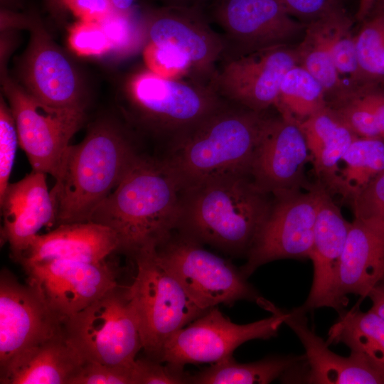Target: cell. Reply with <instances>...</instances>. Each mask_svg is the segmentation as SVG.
<instances>
[{
    "label": "cell",
    "instance_id": "obj_1",
    "mask_svg": "<svg viewBox=\"0 0 384 384\" xmlns=\"http://www.w3.org/2000/svg\"><path fill=\"white\" fill-rule=\"evenodd\" d=\"M183 186L166 159L139 155L90 221L110 228L118 250L132 257L176 230Z\"/></svg>",
    "mask_w": 384,
    "mask_h": 384
},
{
    "label": "cell",
    "instance_id": "obj_2",
    "mask_svg": "<svg viewBox=\"0 0 384 384\" xmlns=\"http://www.w3.org/2000/svg\"><path fill=\"white\" fill-rule=\"evenodd\" d=\"M269 196L247 174L183 188L176 230L229 255L246 256L269 213Z\"/></svg>",
    "mask_w": 384,
    "mask_h": 384
},
{
    "label": "cell",
    "instance_id": "obj_3",
    "mask_svg": "<svg viewBox=\"0 0 384 384\" xmlns=\"http://www.w3.org/2000/svg\"><path fill=\"white\" fill-rule=\"evenodd\" d=\"M139 154L124 132L110 121L95 122L82 142L66 149L50 190L55 226L88 222Z\"/></svg>",
    "mask_w": 384,
    "mask_h": 384
},
{
    "label": "cell",
    "instance_id": "obj_4",
    "mask_svg": "<svg viewBox=\"0 0 384 384\" xmlns=\"http://www.w3.org/2000/svg\"><path fill=\"white\" fill-rule=\"evenodd\" d=\"M268 117L245 107L225 105L200 124L173 139L164 158L183 189L230 175H250L251 164Z\"/></svg>",
    "mask_w": 384,
    "mask_h": 384
},
{
    "label": "cell",
    "instance_id": "obj_5",
    "mask_svg": "<svg viewBox=\"0 0 384 384\" xmlns=\"http://www.w3.org/2000/svg\"><path fill=\"white\" fill-rule=\"evenodd\" d=\"M155 247L144 248L132 256L137 274L127 292L138 318L145 356L160 361L167 341L206 311L195 304L159 262Z\"/></svg>",
    "mask_w": 384,
    "mask_h": 384
},
{
    "label": "cell",
    "instance_id": "obj_6",
    "mask_svg": "<svg viewBox=\"0 0 384 384\" xmlns=\"http://www.w3.org/2000/svg\"><path fill=\"white\" fill-rule=\"evenodd\" d=\"M127 95L131 113L141 125L173 139L226 104L210 85L163 78L148 69L130 78Z\"/></svg>",
    "mask_w": 384,
    "mask_h": 384
},
{
    "label": "cell",
    "instance_id": "obj_7",
    "mask_svg": "<svg viewBox=\"0 0 384 384\" xmlns=\"http://www.w3.org/2000/svg\"><path fill=\"white\" fill-rule=\"evenodd\" d=\"M155 252L163 266L205 311L220 304L259 302L262 299L240 268L177 230L156 246Z\"/></svg>",
    "mask_w": 384,
    "mask_h": 384
},
{
    "label": "cell",
    "instance_id": "obj_8",
    "mask_svg": "<svg viewBox=\"0 0 384 384\" xmlns=\"http://www.w3.org/2000/svg\"><path fill=\"white\" fill-rule=\"evenodd\" d=\"M65 329L87 361L129 366L142 349L138 318L127 286L117 285L66 319Z\"/></svg>",
    "mask_w": 384,
    "mask_h": 384
},
{
    "label": "cell",
    "instance_id": "obj_9",
    "mask_svg": "<svg viewBox=\"0 0 384 384\" xmlns=\"http://www.w3.org/2000/svg\"><path fill=\"white\" fill-rule=\"evenodd\" d=\"M57 314L31 284L20 283L8 270L0 275V383L44 342L61 331Z\"/></svg>",
    "mask_w": 384,
    "mask_h": 384
},
{
    "label": "cell",
    "instance_id": "obj_10",
    "mask_svg": "<svg viewBox=\"0 0 384 384\" xmlns=\"http://www.w3.org/2000/svg\"><path fill=\"white\" fill-rule=\"evenodd\" d=\"M2 77L3 91L16 122L19 146L33 170L55 178L70 140L83 124L84 108L49 105L7 76Z\"/></svg>",
    "mask_w": 384,
    "mask_h": 384
},
{
    "label": "cell",
    "instance_id": "obj_11",
    "mask_svg": "<svg viewBox=\"0 0 384 384\" xmlns=\"http://www.w3.org/2000/svg\"><path fill=\"white\" fill-rule=\"evenodd\" d=\"M260 305L272 315L246 324L233 323L217 306L209 309L167 341L160 361L179 368L186 364L213 363L233 356L247 341L276 336L287 314L264 299Z\"/></svg>",
    "mask_w": 384,
    "mask_h": 384
},
{
    "label": "cell",
    "instance_id": "obj_12",
    "mask_svg": "<svg viewBox=\"0 0 384 384\" xmlns=\"http://www.w3.org/2000/svg\"><path fill=\"white\" fill-rule=\"evenodd\" d=\"M326 190L318 182L308 190L272 200L269 213L240 269L247 279L260 266L277 260L309 258L317 213Z\"/></svg>",
    "mask_w": 384,
    "mask_h": 384
},
{
    "label": "cell",
    "instance_id": "obj_13",
    "mask_svg": "<svg viewBox=\"0 0 384 384\" xmlns=\"http://www.w3.org/2000/svg\"><path fill=\"white\" fill-rule=\"evenodd\" d=\"M299 63L296 48H264L230 58L210 85L222 98L262 112L274 106L284 77Z\"/></svg>",
    "mask_w": 384,
    "mask_h": 384
},
{
    "label": "cell",
    "instance_id": "obj_14",
    "mask_svg": "<svg viewBox=\"0 0 384 384\" xmlns=\"http://www.w3.org/2000/svg\"><path fill=\"white\" fill-rule=\"evenodd\" d=\"M143 24L147 43L168 50L210 83L215 63L227 46L196 7L171 4L152 9L145 14Z\"/></svg>",
    "mask_w": 384,
    "mask_h": 384
},
{
    "label": "cell",
    "instance_id": "obj_15",
    "mask_svg": "<svg viewBox=\"0 0 384 384\" xmlns=\"http://www.w3.org/2000/svg\"><path fill=\"white\" fill-rule=\"evenodd\" d=\"M28 283L49 306L66 319L119 285L106 262L51 260L23 265Z\"/></svg>",
    "mask_w": 384,
    "mask_h": 384
},
{
    "label": "cell",
    "instance_id": "obj_16",
    "mask_svg": "<svg viewBox=\"0 0 384 384\" xmlns=\"http://www.w3.org/2000/svg\"><path fill=\"white\" fill-rule=\"evenodd\" d=\"M311 156L299 122L280 116L268 118L251 164L250 176L273 196L308 190L304 168Z\"/></svg>",
    "mask_w": 384,
    "mask_h": 384
},
{
    "label": "cell",
    "instance_id": "obj_17",
    "mask_svg": "<svg viewBox=\"0 0 384 384\" xmlns=\"http://www.w3.org/2000/svg\"><path fill=\"white\" fill-rule=\"evenodd\" d=\"M213 15L238 55L287 45L307 26L280 0H216Z\"/></svg>",
    "mask_w": 384,
    "mask_h": 384
},
{
    "label": "cell",
    "instance_id": "obj_18",
    "mask_svg": "<svg viewBox=\"0 0 384 384\" xmlns=\"http://www.w3.org/2000/svg\"><path fill=\"white\" fill-rule=\"evenodd\" d=\"M28 24L30 42L20 68L25 89L53 107L84 108L80 80L71 63L39 22L29 19Z\"/></svg>",
    "mask_w": 384,
    "mask_h": 384
},
{
    "label": "cell",
    "instance_id": "obj_19",
    "mask_svg": "<svg viewBox=\"0 0 384 384\" xmlns=\"http://www.w3.org/2000/svg\"><path fill=\"white\" fill-rule=\"evenodd\" d=\"M46 175L32 170L18 181L10 183L0 198L1 240L9 243L16 260L41 228L55 225V208Z\"/></svg>",
    "mask_w": 384,
    "mask_h": 384
},
{
    "label": "cell",
    "instance_id": "obj_20",
    "mask_svg": "<svg viewBox=\"0 0 384 384\" xmlns=\"http://www.w3.org/2000/svg\"><path fill=\"white\" fill-rule=\"evenodd\" d=\"M351 223L326 191L322 198L314 225L309 259L314 268L309 296L297 309L304 313L321 307L340 311L336 291L341 257Z\"/></svg>",
    "mask_w": 384,
    "mask_h": 384
},
{
    "label": "cell",
    "instance_id": "obj_21",
    "mask_svg": "<svg viewBox=\"0 0 384 384\" xmlns=\"http://www.w3.org/2000/svg\"><path fill=\"white\" fill-rule=\"evenodd\" d=\"M384 279V221L355 218L341 257L336 296L343 309L347 295L368 297Z\"/></svg>",
    "mask_w": 384,
    "mask_h": 384
},
{
    "label": "cell",
    "instance_id": "obj_22",
    "mask_svg": "<svg viewBox=\"0 0 384 384\" xmlns=\"http://www.w3.org/2000/svg\"><path fill=\"white\" fill-rule=\"evenodd\" d=\"M284 324L296 334L305 350L304 381L316 384H384V370L363 355L351 351L348 357L331 351L329 344L311 330L304 312H287Z\"/></svg>",
    "mask_w": 384,
    "mask_h": 384
},
{
    "label": "cell",
    "instance_id": "obj_23",
    "mask_svg": "<svg viewBox=\"0 0 384 384\" xmlns=\"http://www.w3.org/2000/svg\"><path fill=\"white\" fill-rule=\"evenodd\" d=\"M118 250V240L107 226L95 222L61 224L31 241L19 262L28 265L51 260L100 262Z\"/></svg>",
    "mask_w": 384,
    "mask_h": 384
},
{
    "label": "cell",
    "instance_id": "obj_24",
    "mask_svg": "<svg viewBox=\"0 0 384 384\" xmlns=\"http://www.w3.org/2000/svg\"><path fill=\"white\" fill-rule=\"evenodd\" d=\"M319 183L330 194L341 159L358 137L326 106L299 123Z\"/></svg>",
    "mask_w": 384,
    "mask_h": 384
},
{
    "label": "cell",
    "instance_id": "obj_25",
    "mask_svg": "<svg viewBox=\"0 0 384 384\" xmlns=\"http://www.w3.org/2000/svg\"><path fill=\"white\" fill-rule=\"evenodd\" d=\"M85 361L64 326L21 365L6 384H70Z\"/></svg>",
    "mask_w": 384,
    "mask_h": 384
},
{
    "label": "cell",
    "instance_id": "obj_26",
    "mask_svg": "<svg viewBox=\"0 0 384 384\" xmlns=\"http://www.w3.org/2000/svg\"><path fill=\"white\" fill-rule=\"evenodd\" d=\"M304 363V355L272 356L247 363H238L230 356L190 375L189 383L267 384L277 378L289 381Z\"/></svg>",
    "mask_w": 384,
    "mask_h": 384
},
{
    "label": "cell",
    "instance_id": "obj_27",
    "mask_svg": "<svg viewBox=\"0 0 384 384\" xmlns=\"http://www.w3.org/2000/svg\"><path fill=\"white\" fill-rule=\"evenodd\" d=\"M327 107L357 136L384 139V85L343 86Z\"/></svg>",
    "mask_w": 384,
    "mask_h": 384
},
{
    "label": "cell",
    "instance_id": "obj_28",
    "mask_svg": "<svg viewBox=\"0 0 384 384\" xmlns=\"http://www.w3.org/2000/svg\"><path fill=\"white\" fill-rule=\"evenodd\" d=\"M384 170V139L358 137L342 156L330 195L351 203Z\"/></svg>",
    "mask_w": 384,
    "mask_h": 384
},
{
    "label": "cell",
    "instance_id": "obj_29",
    "mask_svg": "<svg viewBox=\"0 0 384 384\" xmlns=\"http://www.w3.org/2000/svg\"><path fill=\"white\" fill-rule=\"evenodd\" d=\"M343 11L341 7L308 23L304 38L296 48L299 65L321 84L326 96L333 95L343 86L331 53L334 28Z\"/></svg>",
    "mask_w": 384,
    "mask_h": 384
},
{
    "label": "cell",
    "instance_id": "obj_30",
    "mask_svg": "<svg viewBox=\"0 0 384 384\" xmlns=\"http://www.w3.org/2000/svg\"><path fill=\"white\" fill-rule=\"evenodd\" d=\"M326 343H344L384 370V319L371 309L340 311L329 329Z\"/></svg>",
    "mask_w": 384,
    "mask_h": 384
},
{
    "label": "cell",
    "instance_id": "obj_31",
    "mask_svg": "<svg viewBox=\"0 0 384 384\" xmlns=\"http://www.w3.org/2000/svg\"><path fill=\"white\" fill-rule=\"evenodd\" d=\"M327 106L321 84L297 65L284 77L274 107L280 116L301 122Z\"/></svg>",
    "mask_w": 384,
    "mask_h": 384
},
{
    "label": "cell",
    "instance_id": "obj_32",
    "mask_svg": "<svg viewBox=\"0 0 384 384\" xmlns=\"http://www.w3.org/2000/svg\"><path fill=\"white\" fill-rule=\"evenodd\" d=\"M355 41L358 65L356 84L384 85V12L373 13Z\"/></svg>",
    "mask_w": 384,
    "mask_h": 384
},
{
    "label": "cell",
    "instance_id": "obj_33",
    "mask_svg": "<svg viewBox=\"0 0 384 384\" xmlns=\"http://www.w3.org/2000/svg\"><path fill=\"white\" fill-rule=\"evenodd\" d=\"M351 26V21L343 11L334 28L331 53L339 75H349L354 84L358 80V65L355 36H352Z\"/></svg>",
    "mask_w": 384,
    "mask_h": 384
},
{
    "label": "cell",
    "instance_id": "obj_34",
    "mask_svg": "<svg viewBox=\"0 0 384 384\" xmlns=\"http://www.w3.org/2000/svg\"><path fill=\"white\" fill-rule=\"evenodd\" d=\"M68 41L70 48L81 56H100L112 51L100 22L80 20L70 26Z\"/></svg>",
    "mask_w": 384,
    "mask_h": 384
},
{
    "label": "cell",
    "instance_id": "obj_35",
    "mask_svg": "<svg viewBox=\"0 0 384 384\" xmlns=\"http://www.w3.org/2000/svg\"><path fill=\"white\" fill-rule=\"evenodd\" d=\"M19 145L16 122L9 106L2 96L0 101V198L4 194Z\"/></svg>",
    "mask_w": 384,
    "mask_h": 384
},
{
    "label": "cell",
    "instance_id": "obj_36",
    "mask_svg": "<svg viewBox=\"0 0 384 384\" xmlns=\"http://www.w3.org/2000/svg\"><path fill=\"white\" fill-rule=\"evenodd\" d=\"M190 374L166 363L145 356L136 358L132 366L133 384L189 383Z\"/></svg>",
    "mask_w": 384,
    "mask_h": 384
},
{
    "label": "cell",
    "instance_id": "obj_37",
    "mask_svg": "<svg viewBox=\"0 0 384 384\" xmlns=\"http://www.w3.org/2000/svg\"><path fill=\"white\" fill-rule=\"evenodd\" d=\"M132 366H114L85 360L70 384H133Z\"/></svg>",
    "mask_w": 384,
    "mask_h": 384
},
{
    "label": "cell",
    "instance_id": "obj_38",
    "mask_svg": "<svg viewBox=\"0 0 384 384\" xmlns=\"http://www.w3.org/2000/svg\"><path fill=\"white\" fill-rule=\"evenodd\" d=\"M117 54H126L133 50L139 39V31L131 18V14L114 11L100 21Z\"/></svg>",
    "mask_w": 384,
    "mask_h": 384
},
{
    "label": "cell",
    "instance_id": "obj_39",
    "mask_svg": "<svg viewBox=\"0 0 384 384\" xmlns=\"http://www.w3.org/2000/svg\"><path fill=\"white\" fill-rule=\"evenodd\" d=\"M355 218L384 221V170L351 201Z\"/></svg>",
    "mask_w": 384,
    "mask_h": 384
},
{
    "label": "cell",
    "instance_id": "obj_40",
    "mask_svg": "<svg viewBox=\"0 0 384 384\" xmlns=\"http://www.w3.org/2000/svg\"><path fill=\"white\" fill-rule=\"evenodd\" d=\"M143 57L147 69L163 78L179 79L183 75L191 73L188 64L154 43H146Z\"/></svg>",
    "mask_w": 384,
    "mask_h": 384
},
{
    "label": "cell",
    "instance_id": "obj_41",
    "mask_svg": "<svg viewBox=\"0 0 384 384\" xmlns=\"http://www.w3.org/2000/svg\"><path fill=\"white\" fill-rule=\"evenodd\" d=\"M293 17L309 23L341 8L339 0H280ZM307 23V24H308Z\"/></svg>",
    "mask_w": 384,
    "mask_h": 384
},
{
    "label": "cell",
    "instance_id": "obj_42",
    "mask_svg": "<svg viewBox=\"0 0 384 384\" xmlns=\"http://www.w3.org/2000/svg\"><path fill=\"white\" fill-rule=\"evenodd\" d=\"M61 4L80 21L100 22L114 11L110 0H61Z\"/></svg>",
    "mask_w": 384,
    "mask_h": 384
},
{
    "label": "cell",
    "instance_id": "obj_43",
    "mask_svg": "<svg viewBox=\"0 0 384 384\" xmlns=\"http://www.w3.org/2000/svg\"><path fill=\"white\" fill-rule=\"evenodd\" d=\"M371 309L384 319V279L379 282L369 292Z\"/></svg>",
    "mask_w": 384,
    "mask_h": 384
},
{
    "label": "cell",
    "instance_id": "obj_44",
    "mask_svg": "<svg viewBox=\"0 0 384 384\" xmlns=\"http://www.w3.org/2000/svg\"><path fill=\"white\" fill-rule=\"evenodd\" d=\"M378 0H360L357 18L360 21L366 19L373 12Z\"/></svg>",
    "mask_w": 384,
    "mask_h": 384
},
{
    "label": "cell",
    "instance_id": "obj_45",
    "mask_svg": "<svg viewBox=\"0 0 384 384\" xmlns=\"http://www.w3.org/2000/svg\"><path fill=\"white\" fill-rule=\"evenodd\" d=\"M114 9V11L131 14L135 0H110Z\"/></svg>",
    "mask_w": 384,
    "mask_h": 384
},
{
    "label": "cell",
    "instance_id": "obj_46",
    "mask_svg": "<svg viewBox=\"0 0 384 384\" xmlns=\"http://www.w3.org/2000/svg\"><path fill=\"white\" fill-rule=\"evenodd\" d=\"M48 5L51 7L53 10H60L63 9L61 4V0H46Z\"/></svg>",
    "mask_w": 384,
    "mask_h": 384
},
{
    "label": "cell",
    "instance_id": "obj_47",
    "mask_svg": "<svg viewBox=\"0 0 384 384\" xmlns=\"http://www.w3.org/2000/svg\"><path fill=\"white\" fill-rule=\"evenodd\" d=\"M384 12V0H378L372 14Z\"/></svg>",
    "mask_w": 384,
    "mask_h": 384
},
{
    "label": "cell",
    "instance_id": "obj_48",
    "mask_svg": "<svg viewBox=\"0 0 384 384\" xmlns=\"http://www.w3.org/2000/svg\"><path fill=\"white\" fill-rule=\"evenodd\" d=\"M174 1V4H178V5H184V2L189 0H172Z\"/></svg>",
    "mask_w": 384,
    "mask_h": 384
}]
</instances>
